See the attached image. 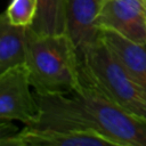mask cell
Returning a JSON list of instances; mask_svg holds the SVG:
<instances>
[{
	"label": "cell",
	"instance_id": "8fae6325",
	"mask_svg": "<svg viewBox=\"0 0 146 146\" xmlns=\"http://www.w3.org/2000/svg\"><path fill=\"white\" fill-rule=\"evenodd\" d=\"M5 13L10 24L29 27L36 14V0H10Z\"/></svg>",
	"mask_w": 146,
	"mask_h": 146
},
{
	"label": "cell",
	"instance_id": "4fadbf2b",
	"mask_svg": "<svg viewBox=\"0 0 146 146\" xmlns=\"http://www.w3.org/2000/svg\"><path fill=\"white\" fill-rule=\"evenodd\" d=\"M144 3H145V9H146V0H144Z\"/></svg>",
	"mask_w": 146,
	"mask_h": 146
},
{
	"label": "cell",
	"instance_id": "ba28073f",
	"mask_svg": "<svg viewBox=\"0 0 146 146\" xmlns=\"http://www.w3.org/2000/svg\"><path fill=\"white\" fill-rule=\"evenodd\" d=\"M100 38L124 70L146 88V43L132 41L110 29H102Z\"/></svg>",
	"mask_w": 146,
	"mask_h": 146
},
{
	"label": "cell",
	"instance_id": "9c48e42d",
	"mask_svg": "<svg viewBox=\"0 0 146 146\" xmlns=\"http://www.w3.org/2000/svg\"><path fill=\"white\" fill-rule=\"evenodd\" d=\"M27 27L9 23L6 13L0 14V75L25 63Z\"/></svg>",
	"mask_w": 146,
	"mask_h": 146
},
{
	"label": "cell",
	"instance_id": "5bb4252c",
	"mask_svg": "<svg viewBox=\"0 0 146 146\" xmlns=\"http://www.w3.org/2000/svg\"><path fill=\"white\" fill-rule=\"evenodd\" d=\"M143 1H144V0H143Z\"/></svg>",
	"mask_w": 146,
	"mask_h": 146
},
{
	"label": "cell",
	"instance_id": "8992f818",
	"mask_svg": "<svg viewBox=\"0 0 146 146\" xmlns=\"http://www.w3.org/2000/svg\"><path fill=\"white\" fill-rule=\"evenodd\" d=\"M105 0H66L65 33L73 42L79 59L82 54L100 39L98 17Z\"/></svg>",
	"mask_w": 146,
	"mask_h": 146
},
{
	"label": "cell",
	"instance_id": "277c9868",
	"mask_svg": "<svg viewBox=\"0 0 146 146\" xmlns=\"http://www.w3.org/2000/svg\"><path fill=\"white\" fill-rule=\"evenodd\" d=\"M30 87L32 86L25 63L0 75V120H16L25 125L38 121L40 107Z\"/></svg>",
	"mask_w": 146,
	"mask_h": 146
},
{
	"label": "cell",
	"instance_id": "5b68a950",
	"mask_svg": "<svg viewBox=\"0 0 146 146\" xmlns=\"http://www.w3.org/2000/svg\"><path fill=\"white\" fill-rule=\"evenodd\" d=\"M97 23L100 29H110L132 41L146 43V9L143 0H105Z\"/></svg>",
	"mask_w": 146,
	"mask_h": 146
},
{
	"label": "cell",
	"instance_id": "52a82bcc",
	"mask_svg": "<svg viewBox=\"0 0 146 146\" xmlns=\"http://www.w3.org/2000/svg\"><path fill=\"white\" fill-rule=\"evenodd\" d=\"M3 146H116L111 139L90 130H49L25 125Z\"/></svg>",
	"mask_w": 146,
	"mask_h": 146
},
{
	"label": "cell",
	"instance_id": "3957f363",
	"mask_svg": "<svg viewBox=\"0 0 146 146\" xmlns=\"http://www.w3.org/2000/svg\"><path fill=\"white\" fill-rule=\"evenodd\" d=\"M82 82L94 86L124 110L146 120V88L116 60L102 38L80 58Z\"/></svg>",
	"mask_w": 146,
	"mask_h": 146
},
{
	"label": "cell",
	"instance_id": "7a4b0ae2",
	"mask_svg": "<svg viewBox=\"0 0 146 146\" xmlns=\"http://www.w3.org/2000/svg\"><path fill=\"white\" fill-rule=\"evenodd\" d=\"M25 65L41 95H71L81 83L78 51L66 33L38 34L27 27Z\"/></svg>",
	"mask_w": 146,
	"mask_h": 146
},
{
	"label": "cell",
	"instance_id": "6da1fadb",
	"mask_svg": "<svg viewBox=\"0 0 146 146\" xmlns=\"http://www.w3.org/2000/svg\"><path fill=\"white\" fill-rule=\"evenodd\" d=\"M40 115L36 129L90 130L116 146H146V120L124 110L100 90L82 82L71 95L35 92Z\"/></svg>",
	"mask_w": 146,
	"mask_h": 146
},
{
	"label": "cell",
	"instance_id": "7c38bea8",
	"mask_svg": "<svg viewBox=\"0 0 146 146\" xmlns=\"http://www.w3.org/2000/svg\"><path fill=\"white\" fill-rule=\"evenodd\" d=\"M18 128L8 120H0V146H3V143L18 132Z\"/></svg>",
	"mask_w": 146,
	"mask_h": 146
},
{
	"label": "cell",
	"instance_id": "30bf717a",
	"mask_svg": "<svg viewBox=\"0 0 146 146\" xmlns=\"http://www.w3.org/2000/svg\"><path fill=\"white\" fill-rule=\"evenodd\" d=\"M66 26V0H36V14L31 26L38 34H62Z\"/></svg>",
	"mask_w": 146,
	"mask_h": 146
}]
</instances>
